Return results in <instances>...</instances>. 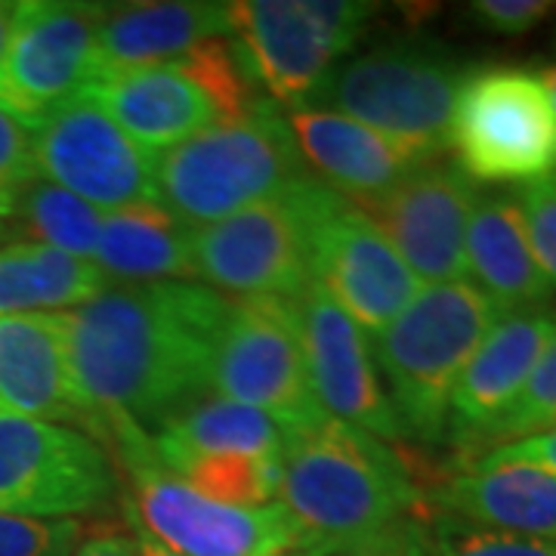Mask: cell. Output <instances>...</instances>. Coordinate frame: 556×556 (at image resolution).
Returning a JSON list of instances; mask_svg holds the SVG:
<instances>
[{
	"mask_svg": "<svg viewBox=\"0 0 556 556\" xmlns=\"http://www.w3.org/2000/svg\"><path fill=\"white\" fill-rule=\"evenodd\" d=\"M232 300L195 281L105 285L65 313L68 371L87 437H152L211 393V365Z\"/></svg>",
	"mask_w": 556,
	"mask_h": 556,
	"instance_id": "obj_1",
	"label": "cell"
},
{
	"mask_svg": "<svg viewBox=\"0 0 556 556\" xmlns=\"http://www.w3.org/2000/svg\"><path fill=\"white\" fill-rule=\"evenodd\" d=\"M278 504L316 556L368 541L427 507L420 479L390 442L328 415L288 437Z\"/></svg>",
	"mask_w": 556,
	"mask_h": 556,
	"instance_id": "obj_2",
	"label": "cell"
},
{
	"mask_svg": "<svg viewBox=\"0 0 556 556\" xmlns=\"http://www.w3.org/2000/svg\"><path fill=\"white\" fill-rule=\"evenodd\" d=\"M501 316L470 281L427 285L371 338L387 399L402 439L445 442L448 402L470 356Z\"/></svg>",
	"mask_w": 556,
	"mask_h": 556,
	"instance_id": "obj_3",
	"label": "cell"
},
{
	"mask_svg": "<svg viewBox=\"0 0 556 556\" xmlns=\"http://www.w3.org/2000/svg\"><path fill=\"white\" fill-rule=\"evenodd\" d=\"M303 174L288 115L269 97H257L236 118L161 152L155 189L161 207L199 229L273 199Z\"/></svg>",
	"mask_w": 556,
	"mask_h": 556,
	"instance_id": "obj_4",
	"label": "cell"
},
{
	"mask_svg": "<svg viewBox=\"0 0 556 556\" xmlns=\"http://www.w3.org/2000/svg\"><path fill=\"white\" fill-rule=\"evenodd\" d=\"M340 199L306 170L273 199L199 226L192 232L195 278L236 300H294L313 285L316 232Z\"/></svg>",
	"mask_w": 556,
	"mask_h": 556,
	"instance_id": "obj_5",
	"label": "cell"
},
{
	"mask_svg": "<svg viewBox=\"0 0 556 556\" xmlns=\"http://www.w3.org/2000/svg\"><path fill=\"white\" fill-rule=\"evenodd\" d=\"M467 75L470 65L439 43L390 40L338 62L300 109H328L442 155L448 149L457 90Z\"/></svg>",
	"mask_w": 556,
	"mask_h": 556,
	"instance_id": "obj_6",
	"label": "cell"
},
{
	"mask_svg": "<svg viewBox=\"0 0 556 556\" xmlns=\"http://www.w3.org/2000/svg\"><path fill=\"white\" fill-rule=\"evenodd\" d=\"M448 149L473 182L529 186L556 170V112L535 68H470L457 90Z\"/></svg>",
	"mask_w": 556,
	"mask_h": 556,
	"instance_id": "obj_7",
	"label": "cell"
},
{
	"mask_svg": "<svg viewBox=\"0 0 556 556\" xmlns=\"http://www.w3.org/2000/svg\"><path fill=\"white\" fill-rule=\"evenodd\" d=\"M130 473L127 519L137 535L177 556H276L306 551L291 514L273 501L263 507L219 504L189 489L152 455V437L115 455Z\"/></svg>",
	"mask_w": 556,
	"mask_h": 556,
	"instance_id": "obj_8",
	"label": "cell"
},
{
	"mask_svg": "<svg viewBox=\"0 0 556 556\" xmlns=\"http://www.w3.org/2000/svg\"><path fill=\"white\" fill-rule=\"evenodd\" d=\"M375 13L378 3L358 0H239L232 38L269 100L300 109Z\"/></svg>",
	"mask_w": 556,
	"mask_h": 556,
	"instance_id": "obj_9",
	"label": "cell"
},
{
	"mask_svg": "<svg viewBox=\"0 0 556 556\" xmlns=\"http://www.w3.org/2000/svg\"><path fill=\"white\" fill-rule=\"evenodd\" d=\"M118 495L112 452L84 430L0 412V514L75 519Z\"/></svg>",
	"mask_w": 556,
	"mask_h": 556,
	"instance_id": "obj_10",
	"label": "cell"
},
{
	"mask_svg": "<svg viewBox=\"0 0 556 556\" xmlns=\"http://www.w3.org/2000/svg\"><path fill=\"white\" fill-rule=\"evenodd\" d=\"M211 396L251 405L288 433L318 424L294 300H232L211 365Z\"/></svg>",
	"mask_w": 556,
	"mask_h": 556,
	"instance_id": "obj_11",
	"label": "cell"
},
{
	"mask_svg": "<svg viewBox=\"0 0 556 556\" xmlns=\"http://www.w3.org/2000/svg\"><path fill=\"white\" fill-rule=\"evenodd\" d=\"M102 3L25 0L13 7L0 53V105L31 130L100 78Z\"/></svg>",
	"mask_w": 556,
	"mask_h": 556,
	"instance_id": "obj_12",
	"label": "cell"
},
{
	"mask_svg": "<svg viewBox=\"0 0 556 556\" xmlns=\"http://www.w3.org/2000/svg\"><path fill=\"white\" fill-rule=\"evenodd\" d=\"M35 164L38 177L105 214L159 201V155L127 137L87 97L65 102L35 127Z\"/></svg>",
	"mask_w": 556,
	"mask_h": 556,
	"instance_id": "obj_13",
	"label": "cell"
},
{
	"mask_svg": "<svg viewBox=\"0 0 556 556\" xmlns=\"http://www.w3.org/2000/svg\"><path fill=\"white\" fill-rule=\"evenodd\" d=\"M477 199V182L457 164L433 161L356 207L387 236L420 285H445L467 281V226Z\"/></svg>",
	"mask_w": 556,
	"mask_h": 556,
	"instance_id": "obj_14",
	"label": "cell"
},
{
	"mask_svg": "<svg viewBox=\"0 0 556 556\" xmlns=\"http://www.w3.org/2000/svg\"><path fill=\"white\" fill-rule=\"evenodd\" d=\"M294 309L318 408L383 442L402 439L368 334L318 285L294 298Z\"/></svg>",
	"mask_w": 556,
	"mask_h": 556,
	"instance_id": "obj_15",
	"label": "cell"
},
{
	"mask_svg": "<svg viewBox=\"0 0 556 556\" xmlns=\"http://www.w3.org/2000/svg\"><path fill=\"white\" fill-rule=\"evenodd\" d=\"M313 285L371 338L417 298L420 281L371 219L340 199L316 232Z\"/></svg>",
	"mask_w": 556,
	"mask_h": 556,
	"instance_id": "obj_16",
	"label": "cell"
},
{
	"mask_svg": "<svg viewBox=\"0 0 556 556\" xmlns=\"http://www.w3.org/2000/svg\"><path fill=\"white\" fill-rule=\"evenodd\" d=\"M554 338L556 313L547 306L514 309L495 318V325L467 362L448 402L445 442L464 448L460 460L473 457L482 448L492 427L517 402Z\"/></svg>",
	"mask_w": 556,
	"mask_h": 556,
	"instance_id": "obj_17",
	"label": "cell"
},
{
	"mask_svg": "<svg viewBox=\"0 0 556 556\" xmlns=\"http://www.w3.org/2000/svg\"><path fill=\"white\" fill-rule=\"evenodd\" d=\"M288 127L306 170L353 204L378 199L415 170L439 161L433 152L328 109H291Z\"/></svg>",
	"mask_w": 556,
	"mask_h": 556,
	"instance_id": "obj_18",
	"label": "cell"
},
{
	"mask_svg": "<svg viewBox=\"0 0 556 556\" xmlns=\"http://www.w3.org/2000/svg\"><path fill=\"white\" fill-rule=\"evenodd\" d=\"M149 152H167L226 121L217 97L179 60L105 72L84 93Z\"/></svg>",
	"mask_w": 556,
	"mask_h": 556,
	"instance_id": "obj_19",
	"label": "cell"
},
{
	"mask_svg": "<svg viewBox=\"0 0 556 556\" xmlns=\"http://www.w3.org/2000/svg\"><path fill=\"white\" fill-rule=\"evenodd\" d=\"M0 412L87 433L68 371L65 313L0 316Z\"/></svg>",
	"mask_w": 556,
	"mask_h": 556,
	"instance_id": "obj_20",
	"label": "cell"
},
{
	"mask_svg": "<svg viewBox=\"0 0 556 556\" xmlns=\"http://www.w3.org/2000/svg\"><path fill=\"white\" fill-rule=\"evenodd\" d=\"M232 38V3L146 0L102 3L97 28L100 75L179 60L201 40Z\"/></svg>",
	"mask_w": 556,
	"mask_h": 556,
	"instance_id": "obj_21",
	"label": "cell"
},
{
	"mask_svg": "<svg viewBox=\"0 0 556 556\" xmlns=\"http://www.w3.org/2000/svg\"><path fill=\"white\" fill-rule=\"evenodd\" d=\"M427 507L519 538H556V477L532 464L460 470L424 489Z\"/></svg>",
	"mask_w": 556,
	"mask_h": 556,
	"instance_id": "obj_22",
	"label": "cell"
},
{
	"mask_svg": "<svg viewBox=\"0 0 556 556\" xmlns=\"http://www.w3.org/2000/svg\"><path fill=\"white\" fill-rule=\"evenodd\" d=\"M467 276L497 313L532 309L554 298L532 254V241L517 195H479L467 226Z\"/></svg>",
	"mask_w": 556,
	"mask_h": 556,
	"instance_id": "obj_23",
	"label": "cell"
},
{
	"mask_svg": "<svg viewBox=\"0 0 556 556\" xmlns=\"http://www.w3.org/2000/svg\"><path fill=\"white\" fill-rule=\"evenodd\" d=\"M192 232L159 201L109 211L100 219L93 266L112 285L192 281Z\"/></svg>",
	"mask_w": 556,
	"mask_h": 556,
	"instance_id": "obj_24",
	"label": "cell"
},
{
	"mask_svg": "<svg viewBox=\"0 0 556 556\" xmlns=\"http://www.w3.org/2000/svg\"><path fill=\"white\" fill-rule=\"evenodd\" d=\"M288 430L251 405L204 396L152 433V455L164 470L189 457H285Z\"/></svg>",
	"mask_w": 556,
	"mask_h": 556,
	"instance_id": "obj_25",
	"label": "cell"
},
{
	"mask_svg": "<svg viewBox=\"0 0 556 556\" xmlns=\"http://www.w3.org/2000/svg\"><path fill=\"white\" fill-rule=\"evenodd\" d=\"M102 288L105 278L90 260L35 241L0 248V316L78 309Z\"/></svg>",
	"mask_w": 556,
	"mask_h": 556,
	"instance_id": "obj_26",
	"label": "cell"
},
{
	"mask_svg": "<svg viewBox=\"0 0 556 556\" xmlns=\"http://www.w3.org/2000/svg\"><path fill=\"white\" fill-rule=\"evenodd\" d=\"M0 217L16 219L22 232L31 236L35 244H47L62 254L93 263L102 214L93 204L47 179H35L20 189L0 211Z\"/></svg>",
	"mask_w": 556,
	"mask_h": 556,
	"instance_id": "obj_27",
	"label": "cell"
},
{
	"mask_svg": "<svg viewBox=\"0 0 556 556\" xmlns=\"http://www.w3.org/2000/svg\"><path fill=\"white\" fill-rule=\"evenodd\" d=\"M285 457H189L170 467L199 495L236 504V507H263L278 497Z\"/></svg>",
	"mask_w": 556,
	"mask_h": 556,
	"instance_id": "obj_28",
	"label": "cell"
},
{
	"mask_svg": "<svg viewBox=\"0 0 556 556\" xmlns=\"http://www.w3.org/2000/svg\"><path fill=\"white\" fill-rule=\"evenodd\" d=\"M420 556H556V538L501 535L424 507L417 517Z\"/></svg>",
	"mask_w": 556,
	"mask_h": 556,
	"instance_id": "obj_29",
	"label": "cell"
},
{
	"mask_svg": "<svg viewBox=\"0 0 556 556\" xmlns=\"http://www.w3.org/2000/svg\"><path fill=\"white\" fill-rule=\"evenodd\" d=\"M556 430V338L554 343L547 346V353L541 356V362L535 365L529 383L522 387V393L517 396V402L507 408V415L497 420L492 427V433L485 437L482 452L495 448V445H504L507 439H529L538 437V433H551ZM473 455V457H477ZM470 460V457H467ZM464 464V460H460Z\"/></svg>",
	"mask_w": 556,
	"mask_h": 556,
	"instance_id": "obj_30",
	"label": "cell"
},
{
	"mask_svg": "<svg viewBox=\"0 0 556 556\" xmlns=\"http://www.w3.org/2000/svg\"><path fill=\"white\" fill-rule=\"evenodd\" d=\"M84 538L78 519L0 514V556H68Z\"/></svg>",
	"mask_w": 556,
	"mask_h": 556,
	"instance_id": "obj_31",
	"label": "cell"
},
{
	"mask_svg": "<svg viewBox=\"0 0 556 556\" xmlns=\"http://www.w3.org/2000/svg\"><path fill=\"white\" fill-rule=\"evenodd\" d=\"M532 254L538 260L541 276L547 278L551 291H556V179L554 174L544 179H535L529 186H519L517 192Z\"/></svg>",
	"mask_w": 556,
	"mask_h": 556,
	"instance_id": "obj_32",
	"label": "cell"
},
{
	"mask_svg": "<svg viewBox=\"0 0 556 556\" xmlns=\"http://www.w3.org/2000/svg\"><path fill=\"white\" fill-rule=\"evenodd\" d=\"M35 179V130L0 105V211Z\"/></svg>",
	"mask_w": 556,
	"mask_h": 556,
	"instance_id": "obj_33",
	"label": "cell"
},
{
	"mask_svg": "<svg viewBox=\"0 0 556 556\" xmlns=\"http://www.w3.org/2000/svg\"><path fill=\"white\" fill-rule=\"evenodd\" d=\"M556 10L551 0H477L467 16L492 35H526Z\"/></svg>",
	"mask_w": 556,
	"mask_h": 556,
	"instance_id": "obj_34",
	"label": "cell"
},
{
	"mask_svg": "<svg viewBox=\"0 0 556 556\" xmlns=\"http://www.w3.org/2000/svg\"><path fill=\"white\" fill-rule=\"evenodd\" d=\"M497 464H532V467H541V470L556 477V430L495 445L482 455L464 460L460 467L464 470H485V467H497Z\"/></svg>",
	"mask_w": 556,
	"mask_h": 556,
	"instance_id": "obj_35",
	"label": "cell"
},
{
	"mask_svg": "<svg viewBox=\"0 0 556 556\" xmlns=\"http://www.w3.org/2000/svg\"><path fill=\"white\" fill-rule=\"evenodd\" d=\"M417 517H408L405 522H399L393 529L380 532V535L368 538V541H358L350 547H340V551H328L321 556H420L417 547Z\"/></svg>",
	"mask_w": 556,
	"mask_h": 556,
	"instance_id": "obj_36",
	"label": "cell"
},
{
	"mask_svg": "<svg viewBox=\"0 0 556 556\" xmlns=\"http://www.w3.org/2000/svg\"><path fill=\"white\" fill-rule=\"evenodd\" d=\"M68 556H139L137 541L121 532H100V535H84L78 547Z\"/></svg>",
	"mask_w": 556,
	"mask_h": 556,
	"instance_id": "obj_37",
	"label": "cell"
},
{
	"mask_svg": "<svg viewBox=\"0 0 556 556\" xmlns=\"http://www.w3.org/2000/svg\"><path fill=\"white\" fill-rule=\"evenodd\" d=\"M538 78H541V87H544V93H547V100H551V105H554L556 112V60L547 62V65H541V68H535Z\"/></svg>",
	"mask_w": 556,
	"mask_h": 556,
	"instance_id": "obj_38",
	"label": "cell"
},
{
	"mask_svg": "<svg viewBox=\"0 0 556 556\" xmlns=\"http://www.w3.org/2000/svg\"><path fill=\"white\" fill-rule=\"evenodd\" d=\"M134 541H137L139 556H177V554H170V551H164V547H161V544H155V541H149V538L134 535Z\"/></svg>",
	"mask_w": 556,
	"mask_h": 556,
	"instance_id": "obj_39",
	"label": "cell"
},
{
	"mask_svg": "<svg viewBox=\"0 0 556 556\" xmlns=\"http://www.w3.org/2000/svg\"><path fill=\"white\" fill-rule=\"evenodd\" d=\"M13 7L16 3H0V53H3V43L10 35V22H13Z\"/></svg>",
	"mask_w": 556,
	"mask_h": 556,
	"instance_id": "obj_40",
	"label": "cell"
},
{
	"mask_svg": "<svg viewBox=\"0 0 556 556\" xmlns=\"http://www.w3.org/2000/svg\"><path fill=\"white\" fill-rule=\"evenodd\" d=\"M276 556H316V554H309V551H285V554H276Z\"/></svg>",
	"mask_w": 556,
	"mask_h": 556,
	"instance_id": "obj_41",
	"label": "cell"
},
{
	"mask_svg": "<svg viewBox=\"0 0 556 556\" xmlns=\"http://www.w3.org/2000/svg\"><path fill=\"white\" fill-rule=\"evenodd\" d=\"M554 179H556V174H554Z\"/></svg>",
	"mask_w": 556,
	"mask_h": 556,
	"instance_id": "obj_42",
	"label": "cell"
}]
</instances>
